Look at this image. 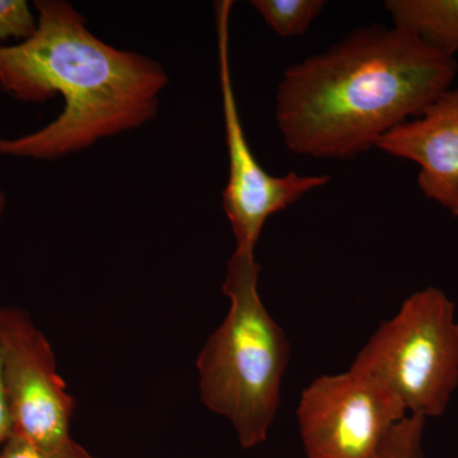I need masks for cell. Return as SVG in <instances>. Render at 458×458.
<instances>
[{
    "mask_svg": "<svg viewBox=\"0 0 458 458\" xmlns=\"http://www.w3.org/2000/svg\"><path fill=\"white\" fill-rule=\"evenodd\" d=\"M454 57L400 27H360L289 66L276 98L285 147L313 158L352 159L417 119L451 89Z\"/></svg>",
    "mask_w": 458,
    "mask_h": 458,
    "instance_id": "6da1fadb",
    "label": "cell"
},
{
    "mask_svg": "<svg viewBox=\"0 0 458 458\" xmlns=\"http://www.w3.org/2000/svg\"><path fill=\"white\" fill-rule=\"evenodd\" d=\"M33 9L31 38L0 47V89L27 104L60 95L64 107L38 131L2 138L0 155L55 161L155 119L168 84L161 63L101 40L65 0H38Z\"/></svg>",
    "mask_w": 458,
    "mask_h": 458,
    "instance_id": "7a4b0ae2",
    "label": "cell"
},
{
    "mask_svg": "<svg viewBox=\"0 0 458 458\" xmlns=\"http://www.w3.org/2000/svg\"><path fill=\"white\" fill-rule=\"evenodd\" d=\"M255 252L234 249L223 294L225 321L199 352V393L205 408L227 419L243 450L267 442L280 405L291 344L259 293Z\"/></svg>",
    "mask_w": 458,
    "mask_h": 458,
    "instance_id": "3957f363",
    "label": "cell"
},
{
    "mask_svg": "<svg viewBox=\"0 0 458 458\" xmlns=\"http://www.w3.org/2000/svg\"><path fill=\"white\" fill-rule=\"evenodd\" d=\"M351 369L393 394L406 414L442 417L458 387L456 306L434 286L415 292L377 328Z\"/></svg>",
    "mask_w": 458,
    "mask_h": 458,
    "instance_id": "277c9868",
    "label": "cell"
},
{
    "mask_svg": "<svg viewBox=\"0 0 458 458\" xmlns=\"http://www.w3.org/2000/svg\"><path fill=\"white\" fill-rule=\"evenodd\" d=\"M231 0H219L216 8V49L221 84L228 181L222 194L223 210L231 223L236 249L255 252L265 223L312 190L327 185L330 176H301L289 172L273 176L259 164L241 122L229 60Z\"/></svg>",
    "mask_w": 458,
    "mask_h": 458,
    "instance_id": "5b68a950",
    "label": "cell"
},
{
    "mask_svg": "<svg viewBox=\"0 0 458 458\" xmlns=\"http://www.w3.org/2000/svg\"><path fill=\"white\" fill-rule=\"evenodd\" d=\"M405 417L399 401L369 377L351 369L318 377L297 409L304 458H379Z\"/></svg>",
    "mask_w": 458,
    "mask_h": 458,
    "instance_id": "8992f818",
    "label": "cell"
},
{
    "mask_svg": "<svg viewBox=\"0 0 458 458\" xmlns=\"http://www.w3.org/2000/svg\"><path fill=\"white\" fill-rule=\"evenodd\" d=\"M2 344L12 433L44 448L71 442L75 400L47 337L29 313L2 307Z\"/></svg>",
    "mask_w": 458,
    "mask_h": 458,
    "instance_id": "52a82bcc",
    "label": "cell"
},
{
    "mask_svg": "<svg viewBox=\"0 0 458 458\" xmlns=\"http://www.w3.org/2000/svg\"><path fill=\"white\" fill-rule=\"evenodd\" d=\"M419 165L424 197L452 214L458 208V87L438 96L417 119L397 126L377 147Z\"/></svg>",
    "mask_w": 458,
    "mask_h": 458,
    "instance_id": "ba28073f",
    "label": "cell"
},
{
    "mask_svg": "<svg viewBox=\"0 0 458 458\" xmlns=\"http://www.w3.org/2000/svg\"><path fill=\"white\" fill-rule=\"evenodd\" d=\"M394 26L406 30L434 50L458 53V0H388Z\"/></svg>",
    "mask_w": 458,
    "mask_h": 458,
    "instance_id": "9c48e42d",
    "label": "cell"
},
{
    "mask_svg": "<svg viewBox=\"0 0 458 458\" xmlns=\"http://www.w3.org/2000/svg\"><path fill=\"white\" fill-rule=\"evenodd\" d=\"M250 4L276 35L297 38L307 32L327 3L324 0H254Z\"/></svg>",
    "mask_w": 458,
    "mask_h": 458,
    "instance_id": "30bf717a",
    "label": "cell"
},
{
    "mask_svg": "<svg viewBox=\"0 0 458 458\" xmlns=\"http://www.w3.org/2000/svg\"><path fill=\"white\" fill-rule=\"evenodd\" d=\"M427 419L408 415L394 428L379 458H424Z\"/></svg>",
    "mask_w": 458,
    "mask_h": 458,
    "instance_id": "8fae6325",
    "label": "cell"
},
{
    "mask_svg": "<svg viewBox=\"0 0 458 458\" xmlns=\"http://www.w3.org/2000/svg\"><path fill=\"white\" fill-rule=\"evenodd\" d=\"M0 458H101L90 454L80 443L72 439L64 445L44 448L26 441L22 437L12 433L0 448Z\"/></svg>",
    "mask_w": 458,
    "mask_h": 458,
    "instance_id": "7c38bea8",
    "label": "cell"
},
{
    "mask_svg": "<svg viewBox=\"0 0 458 458\" xmlns=\"http://www.w3.org/2000/svg\"><path fill=\"white\" fill-rule=\"evenodd\" d=\"M36 23V13L26 0H0V41L27 40Z\"/></svg>",
    "mask_w": 458,
    "mask_h": 458,
    "instance_id": "4fadbf2b",
    "label": "cell"
},
{
    "mask_svg": "<svg viewBox=\"0 0 458 458\" xmlns=\"http://www.w3.org/2000/svg\"><path fill=\"white\" fill-rule=\"evenodd\" d=\"M12 434V419L9 414L4 375H3L2 306H0V448Z\"/></svg>",
    "mask_w": 458,
    "mask_h": 458,
    "instance_id": "5bb4252c",
    "label": "cell"
},
{
    "mask_svg": "<svg viewBox=\"0 0 458 458\" xmlns=\"http://www.w3.org/2000/svg\"><path fill=\"white\" fill-rule=\"evenodd\" d=\"M5 207H7V198H5L2 185H0V219H2L3 214L5 212Z\"/></svg>",
    "mask_w": 458,
    "mask_h": 458,
    "instance_id": "9a60e30c",
    "label": "cell"
},
{
    "mask_svg": "<svg viewBox=\"0 0 458 458\" xmlns=\"http://www.w3.org/2000/svg\"><path fill=\"white\" fill-rule=\"evenodd\" d=\"M454 216H458V208H457L456 212H454Z\"/></svg>",
    "mask_w": 458,
    "mask_h": 458,
    "instance_id": "2e32d148",
    "label": "cell"
}]
</instances>
